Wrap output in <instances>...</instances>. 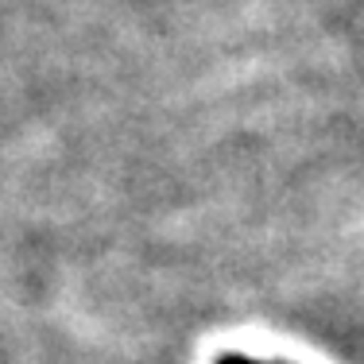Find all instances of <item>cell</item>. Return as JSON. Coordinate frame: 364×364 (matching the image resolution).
Masks as SVG:
<instances>
[{"instance_id":"6da1fadb","label":"cell","mask_w":364,"mask_h":364,"mask_svg":"<svg viewBox=\"0 0 364 364\" xmlns=\"http://www.w3.org/2000/svg\"><path fill=\"white\" fill-rule=\"evenodd\" d=\"M218 364H264V360H248V357H221Z\"/></svg>"}]
</instances>
